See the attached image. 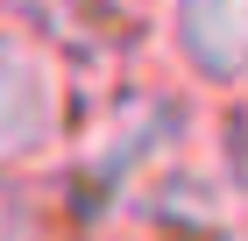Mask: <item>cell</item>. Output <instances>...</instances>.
<instances>
[{
    "label": "cell",
    "instance_id": "cell-1",
    "mask_svg": "<svg viewBox=\"0 0 248 241\" xmlns=\"http://www.w3.org/2000/svg\"><path fill=\"white\" fill-rule=\"evenodd\" d=\"M43 121H50V78H43V64L0 43V142H29Z\"/></svg>",
    "mask_w": 248,
    "mask_h": 241
},
{
    "label": "cell",
    "instance_id": "cell-2",
    "mask_svg": "<svg viewBox=\"0 0 248 241\" xmlns=\"http://www.w3.org/2000/svg\"><path fill=\"white\" fill-rule=\"evenodd\" d=\"M191 50H199V64H213V71H241L248 64V0H191V21H185Z\"/></svg>",
    "mask_w": 248,
    "mask_h": 241
}]
</instances>
